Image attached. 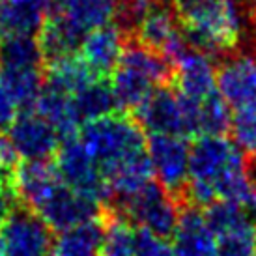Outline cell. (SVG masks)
Wrapping results in <instances>:
<instances>
[{
    "label": "cell",
    "instance_id": "obj_16",
    "mask_svg": "<svg viewBox=\"0 0 256 256\" xmlns=\"http://www.w3.org/2000/svg\"><path fill=\"white\" fill-rule=\"evenodd\" d=\"M80 54L84 64L98 77H107L116 70L118 62L126 52V36L118 24H107L92 30L80 42Z\"/></svg>",
    "mask_w": 256,
    "mask_h": 256
},
{
    "label": "cell",
    "instance_id": "obj_31",
    "mask_svg": "<svg viewBox=\"0 0 256 256\" xmlns=\"http://www.w3.org/2000/svg\"><path fill=\"white\" fill-rule=\"evenodd\" d=\"M17 150L10 140V136L0 133V180L14 182V176L17 172Z\"/></svg>",
    "mask_w": 256,
    "mask_h": 256
},
{
    "label": "cell",
    "instance_id": "obj_36",
    "mask_svg": "<svg viewBox=\"0 0 256 256\" xmlns=\"http://www.w3.org/2000/svg\"><path fill=\"white\" fill-rule=\"evenodd\" d=\"M4 2H8V0H0V4H4Z\"/></svg>",
    "mask_w": 256,
    "mask_h": 256
},
{
    "label": "cell",
    "instance_id": "obj_22",
    "mask_svg": "<svg viewBox=\"0 0 256 256\" xmlns=\"http://www.w3.org/2000/svg\"><path fill=\"white\" fill-rule=\"evenodd\" d=\"M94 78H103V77H98L84 64V60L78 56V54H68V56L49 60L45 84L73 98L86 84H90Z\"/></svg>",
    "mask_w": 256,
    "mask_h": 256
},
{
    "label": "cell",
    "instance_id": "obj_17",
    "mask_svg": "<svg viewBox=\"0 0 256 256\" xmlns=\"http://www.w3.org/2000/svg\"><path fill=\"white\" fill-rule=\"evenodd\" d=\"M217 90L230 108L256 98V56L249 52L226 58L217 70Z\"/></svg>",
    "mask_w": 256,
    "mask_h": 256
},
{
    "label": "cell",
    "instance_id": "obj_25",
    "mask_svg": "<svg viewBox=\"0 0 256 256\" xmlns=\"http://www.w3.org/2000/svg\"><path fill=\"white\" fill-rule=\"evenodd\" d=\"M103 228L101 256H136V238L138 232L126 217H108Z\"/></svg>",
    "mask_w": 256,
    "mask_h": 256
},
{
    "label": "cell",
    "instance_id": "obj_6",
    "mask_svg": "<svg viewBox=\"0 0 256 256\" xmlns=\"http://www.w3.org/2000/svg\"><path fill=\"white\" fill-rule=\"evenodd\" d=\"M138 126L152 133L174 136H200V103L174 88H159L135 110Z\"/></svg>",
    "mask_w": 256,
    "mask_h": 256
},
{
    "label": "cell",
    "instance_id": "obj_3",
    "mask_svg": "<svg viewBox=\"0 0 256 256\" xmlns=\"http://www.w3.org/2000/svg\"><path fill=\"white\" fill-rule=\"evenodd\" d=\"M77 136L107 182L114 174L148 157L146 138L138 122L118 112L86 122Z\"/></svg>",
    "mask_w": 256,
    "mask_h": 256
},
{
    "label": "cell",
    "instance_id": "obj_21",
    "mask_svg": "<svg viewBox=\"0 0 256 256\" xmlns=\"http://www.w3.org/2000/svg\"><path fill=\"white\" fill-rule=\"evenodd\" d=\"M105 224L98 217L58 232L50 256H101Z\"/></svg>",
    "mask_w": 256,
    "mask_h": 256
},
{
    "label": "cell",
    "instance_id": "obj_24",
    "mask_svg": "<svg viewBox=\"0 0 256 256\" xmlns=\"http://www.w3.org/2000/svg\"><path fill=\"white\" fill-rule=\"evenodd\" d=\"M72 100L82 126L86 122L98 120L118 110L110 84L105 78H94L90 84H86Z\"/></svg>",
    "mask_w": 256,
    "mask_h": 256
},
{
    "label": "cell",
    "instance_id": "obj_9",
    "mask_svg": "<svg viewBox=\"0 0 256 256\" xmlns=\"http://www.w3.org/2000/svg\"><path fill=\"white\" fill-rule=\"evenodd\" d=\"M54 157V166L60 178L72 189L84 194L86 198L94 200L96 204L110 198L107 180L77 135L64 138Z\"/></svg>",
    "mask_w": 256,
    "mask_h": 256
},
{
    "label": "cell",
    "instance_id": "obj_26",
    "mask_svg": "<svg viewBox=\"0 0 256 256\" xmlns=\"http://www.w3.org/2000/svg\"><path fill=\"white\" fill-rule=\"evenodd\" d=\"M0 75L10 88V92L14 94L21 112L32 110L45 84L42 70H0Z\"/></svg>",
    "mask_w": 256,
    "mask_h": 256
},
{
    "label": "cell",
    "instance_id": "obj_13",
    "mask_svg": "<svg viewBox=\"0 0 256 256\" xmlns=\"http://www.w3.org/2000/svg\"><path fill=\"white\" fill-rule=\"evenodd\" d=\"M6 256H50V228L30 210H14L2 224Z\"/></svg>",
    "mask_w": 256,
    "mask_h": 256
},
{
    "label": "cell",
    "instance_id": "obj_15",
    "mask_svg": "<svg viewBox=\"0 0 256 256\" xmlns=\"http://www.w3.org/2000/svg\"><path fill=\"white\" fill-rule=\"evenodd\" d=\"M174 88L192 101H204L217 94V70L212 56L202 50H187L174 64Z\"/></svg>",
    "mask_w": 256,
    "mask_h": 256
},
{
    "label": "cell",
    "instance_id": "obj_19",
    "mask_svg": "<svg viewBox=\"0 0 256 256\" xmlns=\"http://www.w3.org/2000/svg\"><path fill=\"white\" fill-rule=\"evenodd\" d=\"M50 0H8L0 4V36H38Z\"/></svg>",
    "mask_w": 256,
    "mask_h": 256
},
{
    "label": "cell",
    "instance_id": "obj_33",
    "mask_svg": "<svg viewBox=\"0 0 256 256\" xmlns=\"http://www.w3.org/2000/svg\"><path fill=\"white\" fill-rule=\"evenodd\" d=\"M250 180H252V185H254V192H256V157L254 161H252V164H250Z\"/></svg>",
    "mask_w": 256,
    "mask_h": 256
},
{
    "label": "cell",
    "instance_id": "obj_7",
    "mask_svg": "<svg viewBox=\"0 0 256 256\" xmlns=\"http://www.w3.org/2000/svg\"><path fill=\"white\" fill-rule=\"evenodd\" d=\"M219 256H256V212L230 202L206 208Z\"/></svg>",
    "mask_w": 256,
    "mask_h": 256
},
{
    "label": "cell",
    "instance_id": "obj_5",
    "mask_svg": "<svg viewBox=\"0 0 256 256\" xmlns=\"http://www.w3.org/2000/svg\"><path fill=\"white\" fill-rule=\"evenodd\" d=\"M172 77L170 62L142 45L128 47L116 70L110 73V90L116 107L133 110Z\"/></svg>",
    "mask_w": 256,
    "mask_h": 256
},
{
    "label": "cell",
    "instance_id": "obj_35",
    "mask_svg": "<svg viewBox=\"0 0 256 256\" xmlns=\"http://www.w3.org/2000/svg\"><path fill=\"white\" fill-rule=\"evenodd\" d=\"M247 2H249L250 6H254V8H256V0H247Z\"/></svg>",
    "mask_w": 256,
    "mask_h": 256
},
{
    "label": "cell",
    "instance_id": "obj_1",
    "mask_svg": "<svg viewBox=\"0 0 256 256\" xmlns=\"http://www.w3.org/2000/svg\"><path fill=\"white\" fill-rule=\"evenodd\" d=\"M185 192L194 206L230 202L256 212V192L245 152L226 135H204L192 142Z\"/></svg>",
    "mask_w": 256,
    "mask_h": 256
},
{
    "label": "cell",
    "instance_id": "obj_29",
    "mask_svg": "<svg viewBox=\"0 0 256 256\" xmlns=\"http://www.w3.org/2000/svg\"><path fill=\"white\" fill-rule=\"evenodd\" d=\"M136 256H178L166 238L138 230L136 238Z\"/></svg>",
    "mask_w": 256,
    "mask_h": 256
},
{
    "label": "cell",
    "instance_id": "obj_8",
    "mask_svg": "<svg viewBox=\"0 0 256 256\" xmlns=\"http://www.w3.org/2000/svg\"><path fill=\"white\" fill-rule=\"evenodd\" d=\"M122 214L144 232L166 238L174 234L182 212L174 194L152 182L133 196L122 200Z\"/></svg>",
    "mask_w": 256,
    "mask_h": 256
},
{
    "label": "cell",
    "instance_id": "obj_2",
    "mask_svg": "<svg viewBox=\"0 0 256 256\" xmlns=\"http://www.w3.org/2000/svg\"><path fill=\"white\" fill-rule=\"evenodd\" d=\"M14 185L17 198L56 232L96 219L100 214V204L72 189L60 178L54 163L49 161L21 164L15 172Z\"/></svg>",
    "mask_w": 256,
    "mask_h": 256
},
{
    "label": "cell",
    "instance_id": "obj_4",
    "mask_svg": "<svg viewBox=\"0 0 256 256\" xmlns=\"http://www.w3.org/2000/svg\"><path fill=\"white\" fill-rule=\"evenodd\" d=\"M176 17L187 42L210 56L242 42L243 17L236 0H176Z\"/></svg>",
    "mask_w": 256,
    "mask_h": 256
},
{
    "label": "cell",
    "instance_id": "obj_18",
    "mask_svg": "<svg viewBox=\"0 0 256 256\" xmlns=\"http://www.w3.org/2000/svg\"><path fill=\"white\" fill-rule=\"evenodd\" d=\"M172 238V247L178 256H219L217 240L206 219V214L196 208L182 212Z\"/></svg>",
    "mask_w": 256,
    "mask_h": 256
},
{
    "label": "cell",
    "instance_id": "obj_23",
    "mask_svg": "<svg viewBox=\"0 0 256 256\" xmlns=\"http://www.w3.org/2000/svg\"><path fill=\"white\" fill-rule=\"evenodd\" d=\"M43 60L36 36H0V70H42Z\"/></svg>",
    "mask_w": 256,
    "mask_h": 256
},
{
    "label": "cell",
    "instance_id": "obj_32",
    "mask_svg": "<svg viewBox=\"0 0 256 256\" xmlns=\"http://www.w3.org/2000/svg\"><path fill=\"white\" fill-rule=\"evenodd\" d=\"M15 187L14 182L0 180V226L6 222V219L14 214L15 210Z\"/></svg>",
    "mask_w": 256,
    "mask_h": 256
},
{
    "label": "cell",
    "instance_id": "obj_10",
    "mask_svg": "<svg viewBox=\"0 0 256 256\" xmlns=\"http://www.w3.org/2000/svg\"><path fill=\"white\" fill-rule=\"evenodd\" d=\"M146 152L154 170V178L166 191H185L189 180V156L191 148L182 136L152 133L146 138Z\"/></svg>",
    "mask_w": 256,
    "mask_h": 256
},
{
    "label": "cell",
    "instance_id": "obj_11",
    "mask_svg": "<svg viewBox=\"0 0 256 256\" xmlns=\"http://www.w3.org/2000/svg\"><path fill=\"white\" fill-rule=\"evenodd\" d=\"M138 45L161 54L170 64H176L187 52V38L180 26L176 14L163 6H152L142 21L136 24Z\"/></svg>",
    "mask_w": 256,
    "mask_h": 256
},
{
    "label": "cell",
    "instance_id": "obj_34",
    "mask_svg": "<svg viewBox=\"0 0 256 256\" xmlns=\"http://www.w3.org/2000/svg\"><path fill=\"white\" fill-rule=\"evenodd\" d=\"M0 256H6V245H4V236L0 232Z\"/></svg>",
    "mask_w": 256,
    "mask_h": 256
},
{
    "label": "cell",
    "instance_id": "obj_12",
    "mask_svg": "<svg viewBox=\"0 0 256 256\" xmlns=\"http://www.w3.org/2000/svg\"><path fill=\"white\" fill-rule=\"evenodd\" d=\"M8 131L14 148L26 161H49L62 144L60 133L36 110H22Z\"/></svg>",
    "mask_w": 256,
    "mask_h": 256
},
{
    "label": "cell",
    "instance_id": "obj_30",
    "mask_svg": "<svg viewBox=\"0 0 256 256\" xmlns=\"http://www.w3.org/2000/svg\"><path fill=\"white\" fill-rule=\"evenodd\" d=\"M19 114H21V108H19L14 94L10 92V88L0 75V131L10 129V126L14 124Z\"/></svg>",
    "mask_w": 256,
    "mask_h": 256
},
{
    "label": "cell",
    "instance_id": "obj_20",
    "mask_svg": "<svg viewBox=\"0 0 256 256\" xmlns=\"http://www.w3.org/2000/svg\"><path fill=\"white\" fill-rule=\"evenodd\" d=\"M32 110L42 114L43 118L60 133L62 140L68 136L77 135L78 129L82 128V122H80L77 110H75L72 96L58 92V90L47 84H43V90L38 96Z\"/></svg>",
    "mask_w": 256,
    "mask_h": 256
},
{
    "label": "cell",
    "instance_id": "obj_27",
    "mask_svg": "<svg viewBox=\"0 0 256 256\" xmlns=\"http://www.w3.org/2000/svg\"><path fill=\"white\" fill-rule=\"evenodd\" d=\"M230 131L232 140L245 154H256V98L232 108Z\"/></svg>",
    "mask_w": 256,
    "mask_h": 256
},
{
    "label": "cell",
    "instance_id": "obj_14",
    "mask_svg": "<svg viewBox=\"0 0 256 256\" xmlns=\"http://www.w3.org/2000/svg\"><path fill=\"white\" fill-rule=\"evenodd\" d=\"M120 0H50L49 17L64 22L77 36L112 24L118 17Z\"/></svg>",
    "mask_w": 256,
    "mask_h": 256
},
{
    "label": "cell",
    "instance_id": "obj_28",
    "mask_svg": "<svg viewBox=\"0 0 256 256\" xmlns=\"http://www.w3.org/2000/svg\"><path fill=\"white\" fill-rule=\"evenodd\" d=\"M230 118L232 108L220 98L219 92L200 101V136L224 135L230 131Z\"/></svg>",
    "mask_w": 256,
    "mask_h": 256
}]
</instances>
